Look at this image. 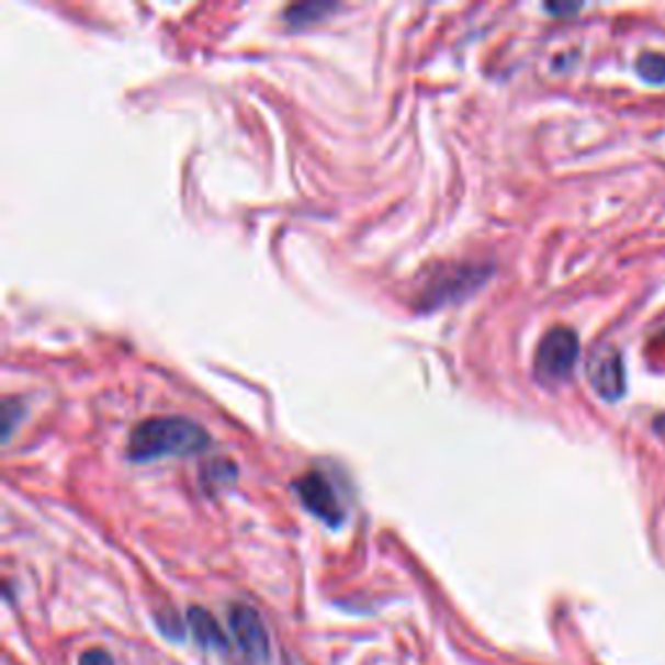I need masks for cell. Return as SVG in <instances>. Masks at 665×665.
<instances>
[{
	"mask_svg": "<svg viewBox=\"0 0 665 665\" xmlns=\"http://www.w3.org/2000/svg\"><path fill=\"white\" fill-rule=\"evenodd\" d=\"M211 444V435L201 424L180 416H159L140 421L127 440V458L133 463H151L159 458L195 455Z\"/></svg>",
	"mask_w": 665,
	"mask_h": 665,
	"instance_id": "obj_1",
	"label": "cell"
},
{
	"mask_svg": "<svg viewBox=\"0 0 665 665\" xmlns=\"http://www.w3.org/2000/svg\"><path fill=\"white\" fill-rule=\"evenodd\" d=\"M579 357V338L570 328H551L536 351V374L546 382L567 380Z\"/></svg>",
	"mask_w": 665,
	"mask_h": 665,
	"instance_id": "obj_2",
	"label": "cell"
},
{
	"mask_svg": "<svg viewBox=\"0 0 665 665\" xmlns=\"http://www.w3.org/2000/svg\"><path fill=\"white\" fill-rule=\"evenodd\" d=\"M294 492L300 494L302 505L320 518L325 526H341L346 512L341 499H338L336 489L328 481V476L320 471H309L294 481Z\"/></svg>",
	"mask_w": 665,
	"mask_h": 665,
	"instance_id": "obj_3",
	"label": "cell"
},
{
	"mask_svg": "<svg viewBox=\"0 0 665 665\" xmlns=\"http://www.w3.org/2000/svg\"><path fill=\"white\" fill-rule=\"evenodd\" d=\"M229 627L235 634L239 650L250 663L266 665L271 661V642H268V632L263 619L255 608L245 604H235L229 608Z\"/></svg>",
	"mask_w": 665,
	"mask_h": 665,
	"instance_id": "obj_4",
	"label": "cell"
},
{
	"mask_svg": "<svg viewBox=\"0 0 665 665\" xmlns=\"http://www.w3.org/2000/svg\"><path fill=\"white\" fill-rule=\"evenodd\" d=\"M587 380L604 401H619L627 393V370L621 351L613 346H600L587 362Z\"/></svg>",
	"mask_w": 665,
	"mask_h": 665,
	"instance_id": "obj_5",
	"label": "cell"
},
{
	"mask_svg": "<svg viewBox=\"0 0 665 665\" xmlns=\"http://www.w3.org/2000/svg\"><path fill=\"white\" fill-rule=\"evenodd\" d=\"M188 627L193 640L201 647L206 650H218V653H226L229 650V640H226L222 624H218L216 617L206 608L201 606H190L188 608Z\"/></svg>",
	"mask_w": 665,
	"mask_h": 665,
	"instance_id": "obj_6",
	"label": "cell"
},
{
	"mask_svg": "<svg viewBox=\"0 0 665 665\" xmlns=\"http://www.w3.org/2000/svg\"><path fill=\"white\" fill-rule=\"evenodd\" d=\"M336 11V5L328 3H302V5H292V9H286V21L292 26H302V24H313L320 16H328V13Z\"/></svg>",
	"mask_w": 665,
	"mask_h": 665,
	"instance_id": "obj_7",
	"label": "cell"
},
{
	"mask_svg": "<svg viewBox=\"0 0 665 665\" xmlns=\"http://www.w3.org/2000/svg\"><path fill=\"white\" fill-rule=\"evenodd\" d=\"M636 74L647 83H665V55L642 53L640 58H636Z\"/></svg>",
	"mask_w": 665,
	"mask_h": 665,
	"instance_id": "obj_8",
	"label": "cell"
},
{
	"mask_svg": "<svg viewBox=\"0 0 665 665\" xmlns=\"http://www.w3.org/2000/svg\"><path fill=\"white\" fill-rule=\"evenodd\" d=\"M237 476V465L232 463V460H214V463H208L206 469H203V481L214 489L216 484H232Z\"/></svg>",
	"mask_w": 665,
	"mask_h": 665,
	"instance_id": "obj_9",
	"label": "cell"
},
{
	"mask_svg": "<svg viewBox=\"0 0 665 665\" xmlns=\"http://www.w3.org/2000/svg\"><path fill=\"white\" fill-rule=\"evenodd\" d=\"M154 619H157V627H159L161 634L169 636V640H174V642L182 640V624L177 621L172 611H159Z\"/></svg>",
	"mask_w": 665,
	"mask_h": 665,
	"instance_id": "obj_10",
	"label": "cell"
},
{
	"mask_svg": "<svg viewBox=\"0 0 665 665\" xmlns=\"http://www.w3.org/2000/svg\"><path fill=\"white\" fill-rule=\"evenodd\" d=\"M79 665H115V657H112L108 650L94 647V650H87V653L79 657Z\"/></svg>",
	"mask_w": 665,
	"mask_h": 665,
	"instance_id": "obj_11",
	"label": "cell"
},
{
	"mask_svg": "<svg viewBox=\"0 0 665 665\" xmlns=\"http://www.w3.org/2000/svg\"><path fill=\"white\" fill-rule=\"evenodd\" d=\"M16 406H19V403L13 401V398H9V401L3 403V414H5V416H3V437H5V440H9V437H11L13 421L19 419V412H13V408H16Z\"/></svg>",
	"mask_w": 665,
	"mask_h": 665,
	"instance_id": "obj_12",
	"label": "cell"
},
{
	"mask_svg": "<svg viewBox=\"0 0 665 665\" xmlns=\"http://www.w3.org/2000/svg\"><path fill=\"white\" fill-rule=\"evenodd\" d=\"M549 11H554V13H567V11H577V5H549Z\"/></svg>",
	"mask_w": 665,
	"mask_h": 665,
	"instance_id": "obj_13",
	"label": "cell"
},
{
	"mask_svg": "<svg viewBox=\"0 0 665 665\" xmlns=\"http://www.w3.org/2000/svg\"><path fill=\"white\" fill-rule=\"evenodd\" d=\"M653 427H655L657 431H661V435L665 437V416H661V419H657V421L653 424Z\"/></svg>",
	"mask_w": 665,
	"mask_h": 665,
	"instance_id": "obj_14",
	"label": "cell"
}]
</instances>
